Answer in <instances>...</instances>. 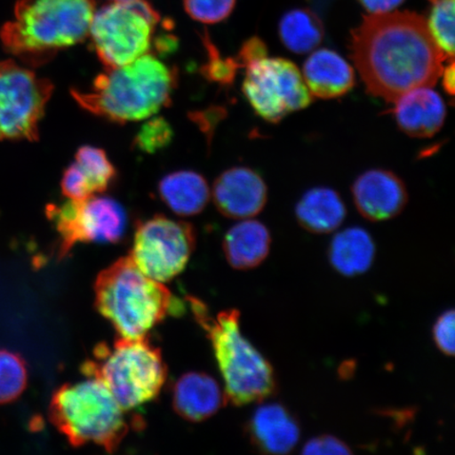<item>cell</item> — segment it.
<instances>
[{
	"label": "cell",
	"mask_w": 455,
	"mask_h": 455,
	"mask_svg": "<svg viewBox=\"0 0 455 455\" xmlns=\"http://www.w3.org/2000/svg\"><path fill=\"white\" fill-rule=\"evenodd\" d=\"M243 83L244 98L264 121L277 124L306 109L312 95L297 65L282 57H265L249 64Z\"/></svg>",
	"instance_id": "cell-10"
},
{
	"label": "cell",
	"mask_w": 455,
	"mask_h": 455,
	"mask_svg": "<svg viewBox=\"0 0 455 455\" xmlns=\"http://www.w3.org/2000/svg\"><path fill=\"white\" fill-rule=\"evenodd\" d=\"M251 445L261 453L287 454L298 445L299 420L281 403H268L256 409L246 426Z\"/></svg>",
	"instance_id": "cell-15"
},
{
	"label": "cell",
	"mask_w": 455,
	"mask_h": 455,
	"mask_svg": "<svg viewBox=\"0 0 455 455\" xmlns=\"http://www.w3.org/2000/svg\"><path fill=\"white\" fill-rule=\"evenodd\" d=\"M188 300L196 321L212 343L224 379L227 401L241 407L275 395L277 390L275 369L243 337L240 311L225 310L214 316L202 300L196 298Z\"/></svg>",
	"instance_id": "cell-5"
},
{
	"label": "cell",
	"mask_w": 455,
	"mask_h": 455,
	"mask_svg": "<svg viewBox=\"0 0 455 455\" xmlns=\"http://www.w3.org/2000/svg\"><path fill=\"white\" fill-rule=\"evenodd\" d=\"M351 191L357 212L371 221L394 219L408 204L405 183L389 170L366 171L358 176Z\"/></svg>",
	"instance_id": "cell-14"
},
{
	"label": "cell",
	"mask_w": 455,
	"mask_h": 455,
	"mask_svg": "<svg viewBox=\"0 0 455 455\" xmlns=\"http://www.w3.org/2000/svg\"><path fill=\"white\" fill-rule=\"evenodd\" d=\"M395 104L397 126L411 138L430 139L439 132L445 123V102L432 87L408 91Z\"/></svg>",
	"instance_id": "cell-17"
},
{
	"label": "cell",
	"mask_w": 455,
	"mask_h": 455,
	"mask_svg": "<svg viewBox=\"0 0 455 455\" xmlns=\"http://www.w3.org/2000/svg\"><path fill=\"white\" fill-rule=\"evenodd\" d=\"M278 34L283 44L289 51L297 54H307L322 44L325 31L321 20L312 11L295 9L283 16L278 26Z\"/></svg>",
	"instance_id": "cell-23"
},
{
	"label": "cell",
	"mask_w": 455,
	"mask_h": 455,
	"mask_svg": "<svg viewBox=\"0 0 455 455\" xmlns=\"http://www.w3.org/2000/svg\"><path fill=\"white\" fill-rule=\"evenodd\" d=\"M350 51L368 93L389 102L415 88L434 87L449 60L424 17L412 12L366 17L351 34Z\"/></svg>",
	"instance_id": "cell-1"
},
{
	"label": "cell",
	"mask_w": 455,
	"mask_h": 455,
	"mask_svg": "<svg viewBox=\"0 0 455 455\" xmlns=\"http://www.w3.org/2000/svg\"><path fill=\"white\" fill-rule=\"evenodd\" d=\"M85 378L54 391L49 406L50 422L72 447L93 443L107 452H116L131 427L141 426L142 420L130 419L100 380Z\"/></svg>",
	"instance_id": "cell-6"
},
{
	"label": "cell",
	"mask_w": 455,
	"mask_h": 455,
	"mask_svg": "<svg viewBox=\"0 0 455 455\" xmlns=\"http://www.w3.org/2000/svg\"><path fill=\"white\" fill-rule=\"evenodd\" d=\"M204 43L206 44L209 56L208 64L203 68L204 76L221 84H232L237 69L241 68L240 64L235 59L221 57L215 45L210 42L208 36L204 39Z\"/></svg>",
	"instance_id": "cell-29"
},
{
	"label": "cell",
	"mask_w": 455,
	"mask_h": 455,
	"mask_svg": "<svg viewBox=\"0 0 455 455\" xmlns=\"http://www.w3.org/2000/svg\"><path fill=\"white\" fill-rule=\"evenodd\" d=\"M82 373L100 380L119 405L132 412L156 400L166 384L168 368L161 349L147 338H121L111 345L95 346Z\"/></svg>",
	"instance_id": "cell-7"
},
{
	"label": "cell",
	"mask_w": 455,
	"mask_h": 455,
	"mask_svg": "<svg viewBox=\"0 0 455 455\" xmlns=\"http://www.w3.org/2000/svg\"><path fill=\"white\" fill-rule=\"evenodd\" d=\"M328 253L330 263L341 275H361L371 268L375 243L366 230L351 227L333 237Z\"/></svg>",
	"instance_id": "cell-22"
},
{
	"label": "cell",
	"mask_w": 455,
	"mask_h": 455,
	"mask_svg": "<svg viewBox=\"0 0 455 455\" xmlns=\"http://www.w3.org/2000/svg\"><path fill=\"white\" fill-rule=\"evenodd\" d=\"M303 77L311 95L322 100L341 98L355 85L354 68L329 49L316 50L307 59Z\"/></svg>",
	"instance_id": "cell-18"
},
{
	"label": "cell",
	"mask_w": 455,
	"mask_h": 455,
	"mask_svg": "<svg viewBox=\"0 0 455 455\" xmlns=\"http://www.w3.org/2000/svg\"><path fill=\"white\" fill-rule=\"evenodd\" d=\"M28 380L24 357L13 351L0 349V405L19 400L27 389Z\"/></svg>",
	"instance_id": "cell-25"
},
{
	"label": "cell",
	"mask_w": 455,
	"mask_h": 455,
	"mask_svg": "<svg viewBox=\"0 0 455 455\" xmlns=\"http://www.w3.org/2000/svg\"><path fill=\"white\" fill-rule=\"evenodd\" d=\"M94 13V0H17L14 20L3 26L0 41L25 65L42 66L83 43Z\"/></svg>",
	"instance_id": "cell-2"
},
{
	"label": "cell",
	"mask_w": 455,
	"mask_h": 455,
	"mask_svg": "<svg viewBox=\"0 0 455 455\" xmlns=\"http://www.w3.org/2000/svg\"><path fill=\"white\" fill-rule=\"evenodd\" d=\"M74 163L88 180L95 196L109 189L113 180L116 179V167L108 158L106 152L100 148L91 146L79 148Z\"/></svg>",
	"instance_id": "cell-24"
},
{
	"label": "cell",
	"mask_w": 455,
	"mask_h": 455,
	"mask_svg": "<svg viewBox=\"0 0 455 455\" xmlns=\"http://www.w3.org/2000/svg\"><path fill=\"white\" fill-rule=\"evenodd\" d=\"M112 2H116V3H127V2H133V0H112Z\"/></svg>",
	"instance_id": "cell-36"
},
{
	"label": "cell",
	"mask_w": 455,
	"mask_h": 455,
	"mask_svg": "<svg viewBox=\"0 0 455 455\" xmlns=\"http://www.w3.org/2000/svg\"><path fill=\"white\" fill-rule=\"evenodd\" d=\"M196 246L195 227L156 215L136 227L129 256L147 276L168 283L184 272Z\"/></svg>",
	"instance_id": "cell-12"
},
{
	"label": "cell",
	"mask_w": 455,
	"mask_h": 455,
	"mask_svg": "<svg viewBox=\"0 0 455 455\" xmlns=\"http://www.w3.org/2000/svg\"><path fill=\"white\" fill-rule=\"evenodd\" d=\"M428 20H425L432 39L447 59L454 57L455 0H429Z\"/></svg>",
	"instance_id": "cell-26"
},
{
	"label": "cell",
	"mask_w": 455,
	"mask_h": 455,
	"mask_svg": "<svg viewBox=\"0 0 455 455\" xmlns=\"http://www.w3.org/2000/svg\"><path fill=\"white\" fill-rule=\"evenodd\" d=\"M301 453L304 454H351L352 451L347 443L333 435H325L313 437L305 443Z\"/></svg>",
	"instance_id": "cell-32"
},
{
	"label": "cell",
	"mask_w": 455,
	"mask_h": 455,
	"mask_svg": "<svg viewBox=\"0 0 455 455\" xmlns=\"http://www.w3.org/2000/svg\"><path fill=\"white\" fill-rule=\"evenodd\" d=\"M54 84L12 60L0 61V140L36 141Z\"/></svg>",
	"instance_id": "cell-9"
},
{
	"label": "cell",
	"mask_w": 455,
	"mask_h": 455,
	"mask_svg": "<svg viewBox=\"0 0 455 455\" xmlns=\"http://www.w3.org/2000/svg\"><path fill=\"white\" fill-rule=\"evenodd\" d=\"M267 56H268V49H267L266 44L259 37H251L243 43L235 60L241 68H244Z\"/></svg>",
	"instance_id": "cell-33"
},
{
	"label": "cell",
	"mask_w": 455,
	"mask_h": 455,
	"mask_svg": "<svg viewBox=\"0 0 455 455\" xmlns=\"http://www.w3.org/2000/svg\"><path fill=\"white\" fill-rule=\"evenodd\" d=\"M346 215L343 199L337 191L326 187L307 191L295 208L300 227L315 235H328L337 230Z\"/></svg>",
	"instance_id": "cell-20"
},
{
	"label": "cell",
	"mask_w": 455,
	"mask_h": 455,
	"mask_svg": "<svg viewBox=\"0 0 455 455\" xmlns=\"http://www.w3.org/2000/svg\"><path fill=\"white\" fill-rule=\"evenodd\" d=\"M454 323V311L449 310L443 312L437 318L434 329H432V335H434L437 348L447 356H453L455 352Z\"/></svg>",
	"instance_id": "cell-31"
},
{
	"label": "cell",
	"mask_w": 455,
	"mask_h": 455,
	"mask_svg": "<svg viewBox=\"0 0 455 455\" xmlns=\"http://www.w3.org/2000/svg\"><path fill=\"white\" fill-rule=\"evenodd\" d=\"M175 84V73L147 53L100 74L89 91L73 89L71 94L85 111L123 124L156 116L169 105Z\"/></svg>",
	"instance_id": "cell-3"
},
{
	"label": "cell",
	"mask_w": 455,
	"mask_h": 455,
	"mask_svg": "<svg viewBox=\"0 0 455 455\" xmlns=\"http://www.w3.org/2000/svg\"><path fill=\"white\" fill-rule=\"evenodd\" d=\"M236 0H184V7L191 19L206 25L219 24L235 10Z\"/></svg>",
	"instance_id": "cell-27"
},
{
	"label": "cell",
	"mask_w": 455,
	"mask_h": 455,
	"mask_svg": "<svg viewBox=\"0 0 455 455\" xmlns=\"http://www.w3.org/2000/svg\"><path fill=\"white\" fill-rule=\"evenodd\" d=\"M172 407L176 414L191 423L212 418L225 406V391L218 380L204 372H188L172 387Z\"/></svg>",
	"instance_id": "cell-16"
},
{
	"label": "cell",
	"mask_w": 455,
	"mask_h": 455,
	"mask_svg": "<svg viewBox=\"0 0 455 455\" xmlns=\"http://www.w3.org/2000/svg\"><path fill=\"white\" fill-rule=\"evenodd\" d=\"M212 198L226 218L248 220L263 212L268 201V188L255 170L235 167L225 171L214 181Z\"/></svg>",
	"instance_id": "cell-13"
},
{
	"label": "cell",
	"mask_w": 455,
	"mask_h": 455,
	"mask_svg": "<svg viewBox=\"0 0 455 455\" xmlns=\"http://www.w3.org/2000/svg\"><path fill=\"white\" fill-rule=\"evenodd\" d=\"M161 15L148 0L108 4L96 11L89 36L107 69L149 53Z\"/></svg>",
	"instance_id": "cell-8"
},
{
	"label": "cell",
	"mask_w": 455,
	"mask_h": 455,
	"mask_svg": "<svg viewBox=\"0 0 455 455\" xmlns=\"http://www.w3.org/2000/svg\"><path fill=\"white\" fill-rule=\"evenodd\" d=\"M360 3L370 15H383L394 12L403 0H360Z\"/></svg>",
	"instance_id": "cell-34"
},
{
	"label": "cell",
	"mask_w": 455,
	"mask_h": 455,
	"mask_svg": "<svg viewBox=\"0 0 455 455\" xmlns=\"http://www.w3.org/2000/svg\"><path fill=\"white\" fill-rule=\"evenodd\" d=\"M60 188L62 195L73 201H81V199L95 196L92 188L90 187L76 163L71 164L65 170Z\"/></svg>",
	"instance_id": "cell-30"
},
{
	"label": "cell",
	"mask_w": 455,
	"mask_h": 455,
	"mask_svg": "<svg viewBox=\"0 0 455 455\" xmlns=\"http://www.w3.org/2000/svg\"><path fill=\"white\" fill-rule=\"evenodd\" d=\"M45 213L60 235V259L78 243H117L127 230L126 210L112 197L94 196L51 204Z\"/></svg>",
	"instance_id": "cell-11"
},
{
	"label": "cell",
	"mask_w": 455,
	"mask_h": 455,
	"mask_svg": "<svg viewBox=\"0 0 455 455\" xmlns=\"http://www.w3.org/2000/svg\"><path fill=\"white\" fill-rule=\"evenodd\" d=\"M158 195L171 212L180 216H192L207 207L212 192L203 175L195 171L181 170L159 181Z\"/></svg>",
	"instance_id": "cell-21"
},
{
	"label": "cell",
	"mask_w": 455,
	"mask_h": 455,
	"mask_svg": "<svg viewBox=\"0 0 455 455\" xmlns=\"http://www.w3.org/2000/svg\"><path fill=\"white\" fill-rule=\"evenodd\" d=\"M272 238L259 220H243L226 233L223 248L228 263L236 270H251L268 258Z\"/></svg>",
	"instance_id": "cell-19"
},
{
	"label": "cell",
	"mask_w": 455,
	"mask_h": 455,
	"mask_svg": "<svg viewBox=\"0 0 455 455\" xmlns=\"http://www.w3.org/2000/svg\"><path fill=\"white\" fill-rule=\"evenodd\" d=\"M441 77L443 89H445L449 95H453L455 84V68L453 60H451L449 65L443 67Z\"/></svg>",
	"instance_id": "cell-35"
},
{
	"label": "cell",
	"mask_w": 455,
	"mask_h": 455,
	"mask_svg": "<svg viewBox=\"0 0 455 455\" xmlns=\"http://www.w3.org/2000/svg\"><path fill=\"white\" fill-rule=\"evenodd\" d=\"M173 138V131L166 119H150L136 134L134 144L142 152L155 153L164 149Z\"/></svg>",
	"instance_id": "cell-28"
},
{
	"label": "cell",
	"mask_w": 455,
	"mask_h": 455,
	"mask_svg": "<svg viewBox=\"0 0 455 455\" xmlns=\"http://www.w3.org/2000/svg\"><path fill=\"white\" fill-rule=\"evenodd\" d=\"M94 293L96 310L124 339L146 338L183 307L164 283L147 276L129 255L100 273Z\"/></svg>",
	"instance_id": "cell-4"
}]
</instances>
